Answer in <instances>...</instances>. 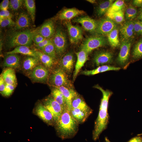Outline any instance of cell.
<instances>
[{
  "label": "cell",
  "instance_id": "obj_23",
  "mask_svg": "<svg viewBox=\"0 0 142 142\" xmlns=\"http://www.w3.org/2000/svg\"><path fill=\"white\" fill-rule=\"evenodd\" d=\"M6 84L17 85V78L14 70L11 68L5 69L1 75Z\"/></svg>",
  "mask_w": 142,
  "mask_h": 142
},
{
  "label": "cell",
  "instance_id": "obj_14",
  "mask_svg": "<svg viewBox=\"0 0 142 142\" xmlns=\"http://www.w3.org/2000/svg\"><path fill=\"white\" fill-rule=\"evenodd\" d=\"M113 55L111 52L102 50L97 52L94 55L93 61L97 66L103 65L111 62L113 60Z\"/></svg>",
  "mask_w": 142,
  "mask_h": 142
},
{
  "label": "cell",
  "instance_id": "obj_25",
  "mask_svg": "<svg viewBox=\"0 0 142 142\" xmlns=\"http://www.w3.org/2000/svg\"><path fill=\"white\" fill-rule=\"evenodd\" d=\"M20 62L19 58L16 54H10L5 58L3 64L7 67L18 68L20 67Z\"/></svg>",
  "mask_w": 142,
  "mask_h": 142
},
{
  "label": "cell",
  "instance_id": "obj_41",
  "mask_svg": "<svg viewBox=\"0 0 142 142\" xmlns=\"http://www.w3.org/2000/svg\"><path fill=\"white\" fill-rule=\"evenodd\" d=\"M15 23L13 21L11 18H7L0 21L1 27H5L8 26L15 25Z\"/></svg>",
  "mask_w": 142,
  "mask_h": 142
},
{
  "label": "cell",
  "instance_id": "obj_40",
  "mask_svg": "<svg viewBox=\"0 0 142 142\" xmlns=\"http://www.w3.org/2000/svg\"><path fill=\"white\" fill-rule=\"evenodd\" d=\"M134 23L135 33L142 36V21L137 20L134 21Z\"/></svg>",
  "mask_w": 142,
  "mask_h": 142
},
{
  "label": "cell",
  "instance_id": "obj_16",
  "mask_svg": "<svg viewBox=\"0 0 142 142\" xmlns=\"http://www.w3.org/2000/svg\"><path fill=\"white\" fill-rule=\"evenodd\" d=\"M77 60L75 66V69L73 75V79L74 80L82 67L88 60V54L84 50H81L76 53Z\"/></svg>",
  "mask_w": 142,
  "mask_h": 142
},
{
  "label": "cell",
  "instance_id": "obj_24",
  "mask_svg": "<svg viewBox=\"0 0 142 142\" xmlns=\"http://www.w3.org/2000/svg\"><path fill=\"white\" fill-rule=\"evenodd\" d=\"M84 12L75 8L67 9L63 10L59 14L61 20H70L76 16L83 14Z\"/></svg>",
  "mask_w": 142,
  "mask_h": 142
},
{
  "label": "cell",
  "instance_id": "obj_28",
  "mask_svg": "<svg viewBox=\"0 0 142 142\" xmlns=\"http://www.w3.org/2000/svg\"><path fill=\"white\" fill-rule=\"evenodd\" d=\"M51 93L52 96L60 105L63 109H67L66 102L62 93L55 88L52 90Z\"/></svg>",
  "mask_w": 142,
  "mask_h": 142
},
{
  "label": "cell",
  "instance_id": "obj_20",
  "mask_svg": "<svg viewBox=\"0 0 142 142\" xmlns=\"http://www.w3.org/2000/svg\"><path fill=\"white\" fill-rule=\"evenodd\" d=\"M70 112L73 118L79 124L84 122L91 114L89 112L77 108H72Z\"/></svg>",
  "mask_w": 142,
  "mask_h": 142
},
{
  "label": "cell",
  "instance_id": "obj_1",
  "mask_svg": "<svg viewBox=\"0 0 142 142\" xmlns=\"http://www.w3.org/2000/svg\"><path fill=\"white\" fill-rule=\"evenodd\" d=\"M94 88L100 91L102 94L99 112L95 121L93 131V139L94 141L97 140L102 133L107 127L109 121L108 107L109 99L113 93L108 90H105L98 85H95Z\"/></svg>",
  "mask_w": 142,
  "mask_h": 142
},
{
  "label": "cell",
  "instance_id": "obj_45",
  "mask_svg": "<svg viewBox=\"0 0 142 142\" xmlns=\"http://www.w3.org/2000/svg\"><path fill=\"white\" fill-rule=\"evenodd\" d=\"M12 15L8 10L1 11L0 12V21L7 18H11Z\"/></svg>",
  "mask_w": 142,
  "mask_h": 142
},
{
  "label": "cell",
  "instance_id": "obj_37",
  "mask_svg": "<svg viewBox=\"0 0 142 142\" xmlns=\"http://www.w3.org/2000/svg\"><path fill=\"white\" fill-rule=\"evenodd\" d=\"M42 52L54 59L56 57V53L54 45L52 41L41 50Z\"/></svg>",
  "mask_w": 142,
  "mask_h": 142
},
{
  "label": "cell",
  "instance_id": "obj_3",
  "mask_svg": "<svg viewBox=\"0 0 142 142\" xmlns=\"http://www.w3.org/2000/svg\"><path fill=\"white\" fill-rule=\"evenodd\" d=\"M36 33L35 31L29 30L14 32L8 39V45L10 48L20 46L29 47L31 44Z\"/></svg>",
  "mask_w": 142,
  "mask_h": 142
},
{
  "label": "cell",
  "instance_id": "obj_5",
  "mask_svg": "<svg viewBox=\"0 0 142 142\" xmlns=\"http://www.w3.org/2000/svg\"><path fill=\"white\" fill-rule=\"evenodd\" d=\"M106 43V39L102 36H92L86 40L82 45L81 49L89 54L93 50L104 46Z\"/></svg>",
  "mask_w": 142,
  "mask_h": 142
},
{
  "label": "cell",
  "instance_id": "obj_35",
  "mask_svg": "<svg viewBox=\"0 0 142 142\" xmlns=\"http://www.w3.org/2000/svg\"><path fill=\"white\" fill-rule=\"evenodd\" d=\"M24 4L32 21L34 22L35 19L36 6L33 0H25Z\"/></svg>",
  "mask_w": 142,
  "mask_h": 142
},
{
  "label": "cell",
  "instance_id": "obj_27",
  "mask_svg": "<svg viewBox=\"0 0 142 142\" xmlns=\"http://www.w3.org/2000/svg\"><path fill=\"white\" fill-rule=\"evenodd\" d=\"M72 108H78L91 114L93 112L92 109L79 95L75 97L73 99L72 102Z\"/></svg>",
  "mask_w": 142,
  "mask_h": 142
},
{
  "label": "cell",
  "instance_id": "obj_15",
  "mask_svg": "<svg viewBox=\"0 0 142 142\" xmlns=\"http://www.w3.org/2000/svg\"><path fill=\"white\" fill-rule=\"evenodd\" d=\"M73 21L80 24L84 29L87 31L92 32H95L98 22L88 16L76 18Z\"/></svg>",
  "mask_w": 142,
  "mask_h": 142
},
{
  "label": "cell",
  "instance_id": "obj_18",
  "mask_svg": "<svg viewBox=\"0 0 142 142\" xmlns=\"http://www.w3.org/2000/svg\"><path fill=\"white\" fill-rule=\"evenodd\" d=\"M55 33L54 24L52 21H49L44 23L40 28L38 33L46 39L53 36Z\"/></svg>",
  "mask_w": 142,
  "mask_h": 142
},
{
  "label": "cell",
  "instance_id": "obj_8",
  "mask_svg": "<svg viewBox=\"0 0 142 142\" xmlns=\"http://www.w3.org/2000/svg\"><path fill=\"white\" fill-rule=\"evenodd\" d=\"M65 24L68 29L70 41L72 43H77L82 39V31L79 27L73 25L69 21L66 22Z\"/></svg>",
  "mask_w": 142,
  "mask_h": 142
},
{
  "label": "cell",
  "instance_id": "obj_47",
  "mask_svg": "<svg viewBox=\"0 0 142 142\" xmlns=\"http://www.w3.org/2000/svg\"><path fill=\"white\" fill-rule=\"evenodd\" d=\"M6 84V83L1 75L0 77V92L2 95H3V94Z\"/></svg>",
  "mask_w": 142,
  "mask_h": 142
},
{
  "label": "cell",
  "instance_id": "obj_11",
  "mask_svg": "<svg viewBox=\"0 0 142 142\" xmlns=\"http://www.w3.org/2000/svg\"><path fill=\"white\" fill-rule=\"evenodd\" d=\"M131 44L130 40L122 41L117 59L118 62L120 65H123L128 61Z\"/></svg>",
  "mask_w": 142,
  "mask_h": 142
},
{
  "label": "cell",
  "instance_id": "obj_19",
  "mask_svg": "<svg viewBox=\"0 0 142 142\" xmlns=\"http://www.w3.org/2000/svg\"><path fill=\"white\" fill-rule=\"evenodd\" d=\"M74 63V59L73 55L70 53H68L61 60L60 62L61 68L66 73L70 74L72 70Z\"/></svg>",
  "mask_w": 142,
  "mask_h": 142
},
{
  "label": "cell",
  "instance_id": "obj_30",
  "mask_svg": "<svg viewBox=\"0 0 142 142\" xmlns=\"http://www.w3.org/2000/svg\"><path fill=\"white\" fill-rule=\"evenodd\" d=\"M39 60L47 67L50 68L53 65L54 59L47 55L39 51L35 50Z\"/></svg>",
  "mask_w": 142,
  "mask_h": 142
},
{
  "label": "cell",
  "instance_id": "obj_33",
  "mask_svg": "<svg viewBox=\"0 0 142 142\" xmlns=\"http://www.w3.org/2000/svg\"><path fill=\"white\" fill-rule=\"evenodd\" d=\"M132 56L133 58L135 60L142 58V38L140 39L135 45Z\"/></svg>",
  "mask_w": 142,
  "mask_h": 142
},
{
  "label": "cell",
  "instance_id": "obj_48",
  "mask_svg": "<svg viewBox=\"0 0 142 142\" xmlns=\"http://www.w3.org/2000/svg\"><path fill=\"white\" fill-rule=\"evenodd\" d=\"M132 4L136 7H142V0H134L133 1Z\"/></svg>",
  "mask_w": 142,
  "mask_h": 142
},
{
  "label": "cell",
  "instance_id": "obj_44",
  "mask_svg": "<svg viewBox=\"0 0 142 142\" xmlns=\"http://www.w3.org/2000/svg\"><path fill=\"white\" fill-rule=\"evenodd\" d=\"M52 41V40H51L45 39L43 41L36 45L38 48L41 50Z\"/></svg>",
  "mask_w": 142,
  "mask_h": 142
},
{
  "label": "cell",
  "instance_id": "obj_36",
  "mask_svg": "<svg viewBox=\"0 0 142 142\" xmlns=\"http://www.w3.org/2000/svg\"><path fill=\"white\" fill-rule=\"evenodd\" d=\"M125 7V3L124 1L117 0L113 3L106 12V14L111 13L123 10Z\"/></svg>",
  "mask_w": 142,
  "mask_h": 142
},
{
  "label": "cell",
  "instance_id": "obj_32",
  "mask_svg": "<svg viewBox=\"0 0 142 142\" xmlns=\"http://www.w3.org/2000/svg\"><path fill=\"white\" fill-rule=\"evenodd\" d=\"M113 0H109L100 3L97 9V12L98 16L101 17L106 13L113 3Z\"/></svg>",
  "mask_w": 142,
  "mask_h": 142
},
{
  "label": "cell",
  "instance_id": "obj_53",
  "mask_svg": "<svg viewBox=\"0 0 142 142\" xmlns=\"http://www.w3.org/2000/svg\"><path fill=\"white\" fill-rule=\"evenodd\" d=\"M141 142H142V141Z\"/></svg>",
  "mask_w": 142,
  "mask_h": 142
},
{
  "label": "cell",
  "instance_id": "obj_42",
  "mask_svg": "<svg viewBox=\"0 0 142 142\" xmlns=\"http://www.w3.org/2000/svg\"><path fill=\"white\" fill-rule=\"evenodd\" d=\"M16 86L6 84L3 95L5 96H9L11 95L15 89Z\"/></svg>",
  "mask_w": 142,
  "mask_h": 142
},
{
  "label": "cell",
  "instance_id": "obj_50",
  "mask_svg": "<svg viewBox=\"0 0 142 142\" xmlns=\"http://www.w3.org/2000/svg\"><path fill=\"white\" fill-rule=\"evenodd\" d=\"M137 20L142 21V7L139 9L137 16Z\"/></svg>",
  "mask_w": 142,
  "mask_h": 142
},
{
  "label": "cell",
  "instance_id": "obj_31",
  "mask_svg": "<svg viewBox=\"0 0 142 142\" xmlns=\"http://www.w3.org/2000/svg\"><path fill=\"white\" fill-rule=\"evenodd\" d=\"M38 59L32 57H29L23 61V66L24 70H30L37 66L39 62Z\"/></svg>",
  "mask_w": 142,
  "mask_h": 142
},
{
  "label": "cell",
  "instance_id": "obj_38",
  "mask_svg": "<svg viewBox=\"0 0 142 142\" xmlns=\"http://www.w3.org/2000/svg\"><path fill=\"white\" fill-rule=\"evenodd\" d=\"M138 12L136 8L130 5L126 9L125 13L126 18L128 21H131L135 18L137 16Z\"/></svg>",
  "mask_w": 142,
  "mask_h": 142
},
{
  "label": "cell",
  "instance_id": "obj_26",
  "mask_svg": "<svg viewBox=\"0 0 142 142\" xmlns=\"http://www.w3.org/2000/svg\"><path fill=\"white\" fill-rule=\"evenodd\" d=\"M30 25V21L28 15L22 12L19 15L15 24V28L19 29L28 27Z\"/></svg>",
  "mask_w": 142,
  "mask_h": 142
},
{
  "label": "cell",
  "instance_id": "obj_4",
  "mask_svg": "<svg viewBox=\"0 0 142 142\" xmlns=\"http://www.w3.org/2000/svg\"><path fill=\"white\" fill-rule=\"evenodd\" d=\"M49 81L55 87L64 86L72 88V85L66 73L61 68L55 70L51 75Z\"/></svg>",
  "mask_w": 142,
  "mask_h": 142
},
{
  "label": "cell",
  "instance_id": "obj_10",
  "mask_svg": "<svg viewBox=\"0 0 142 142\" xmlns=\"http://www.w3.org/2000/svg\"><path fill=\"white\" fill-rule=\"evenodd\" d=\"M35 111L36 114L48 124L52 125L54 124L51 113L42 104H38L35 108Z\"/></svg>",
  "mask_w": 142,
  "mask_h": 142
},
{
  "label": "cell",
  "instance_id": "obj_51",
  "mask_svg": "<svg viewBox=\"0 0 142 142\" xmlns=\"http://www.w3.org/2000/svg\"><path fill=\"white\" fill-rule=\"evenodd\" d=\"M87 1L92 3H96V1L95 0H87Z\"/></svg>",
  "mask_w": 142,
  "mask_h": 142
},
{
  "label": "cell",
  "instance_id": "obj_49",
  "mask_svg": "<svg viewBox=\"0 0 142 142\" xmlns=\"http://www.w3.org/2000/svg\"><path fill=\"white\" fill-rule=\"evenodd\" d=\"M142 139L140 137H136L129 140L128 142H141Z\"/></svg>",
  "mask_w": 142,
  "mask_h": 142
},
{
  "label": "cell",
  "instance_id": "obj_39",
  "mask_svg": "<svg viewBox=\"0 0 142 142\" xmlns=\"http://www.w3.org/2000/svg\"><path fill=\"white\" fill-rule=\"evenodd\" d=\"M23 2L22 0H11L9 1V7L13 11L17 10L21 7Z\"/></svg>",
  "mask_w": 142,
  "mask_h": 142
},
{
  "label": "cell",
  "instance_id": "obj_46",
  "mask_svg": "<svg viewBox=\"0 0 142 142\" xmlns=\"http://www.w3.org/2000/svg\"><path fill=\"white\" fill-rule=\"evenodd\" d=\"M9 1L8 0H3L1 3L0 8L1 11L7 10L9 7Z\"/></svg>",
  "mask_w": 142,
  "mask_h": 142
},
{
  "label": "cell",
  "instance_id": "obj_17",
  "mask_svg": "<svg viewBox=\"0 0 142 142\" xmlns=\"http://www.w3.org/2000/svg\"><path fill=\"white\" fill-rule=\"evenodd\" d=\"M58 89L63 94L65 99L69 111L71 110L72 102L73 98L78 95L77 93L72 88H69L64 86L55 87Z\"/></svg>",
  "mask_w": 142,
  "mask_h": 142
},
{
  "label": "cell",
  "instance_id": "obj_6",
  "mask_svg": "<svg viewBox=\"0 0 142 142\" xmlns=\"http://www.w3.org/2000/svg\"><path fill=\"white\" fill-rule=\"evenodd\" d=\"M52 40L55 48L57 54L60 55L65 51L67 47L66 35L61 29H58Z\"/></svg>",
  "mask_w": 142,
  "mask_h": 142
},
{
  "label": "cell",
  "instance_id": "obj_43",
  "mask_svg": "<svg viewBox=\"0 0 142 142\" xmlns=\"http://www.w3.org/2000/svg\"><path fill=\"white\" fill-rule=\"evenodd\" d=\"M45 39H46L39 33H36L34 36L33 41L36 45L40 43Z\"/></svg>",
  "mask_w": 142,
  "mask_h": 142
},
{
  "label": "cell",
  "instance_id": "obj_9",
  "mask_svg": "<svg viewBox=\"0 0 142 142\" xmlns=\"http://www.w3.org/2000/svg\"><path fill=\"white\" fill-rule=\"evenodd\" d=\"M115 23L109 18L103 19L98 22L95 32L98 34H108L116 28Z\"/></svg>",
  "mask_w": 142,
  "mask_h": 142
},
{
  "label": "cell",
  "instance_id": "obj_22",
  "mask_svg": "<svg viewBox=\"0 0 142 142\" xmlns=\"http://www.w3.org/2000/svg\"><path fill=\"white\" fill-rule=\"evenodd\" d=\"M119 67L107 65H103L98 67L95 69L91 70L82 71L81 73L85 75H94L97 74L110 70H118L120 69Z\"/></svg>",
  "mask_w": 142,
  "mask_h": 142
},
{
  "label": "cell",
  "instance_id": "obj_29",
  "mask_svg": "<svg viewBox=\"0 0 142 142\" xmlns=\"http://www.w3.org/2000/svg\"><path fill=\"white\" fill-rule=\"evenodd\" d=\"M118 33V30L116 28L107 34L108 41L113 47H116L119 45Z\"/></svg>",
  "mask_w": 142,
  "mask_h": 142
},
{
  "label": "cell",
  "instance_id": "obj_13",
  "mask_svg": "<svg viewBox=\"0 0 142 142\" xmlns=\"http://www.w3.org/2000/svg\"><path fill=\"white\" fill-rule=\"evenodd\" d=\"M48 74L47 69L43 66L39 65L37 66L33 69L30 74V77L35 81L42 82L47 80Z\"/></svg>",
  "mask_w": 142,
  "mask_h": 142
},
{
  "label": "cell",
  "instance_id": "obj_2",
  "mask_svg": "<svg viewBox=\"0 0 142 142\" xmlns=\"http://www.w3.org/2000/svg\"><path fill=\"white\" fill-rule=\"evenodd\" d=\"M79 124L67 109L63 110L59 119L55 124L58 134L63 139L74 137L78 131Z\"/></svg>",
  "mask_w": 142,
  "mask_h": 142
},
{
  "label": "cell",
  "instance_id": "obj_12",
  "mask_svg": "<svg viewBox=\"0 0 142 142\" xmlns=\"http://www.w3.org/2000/svg\"><path fill=\"white\" fill-rule=\"evenodd\" d=\"M121 38L123 40H130L134 37V21H128L125 23L120 29Z\"/></svg>",
  "mask_w": 142,
  "mask_h": 142
},
{
  "label": "cell",
  "instance_id": "obj_34",
  "mask_svg": "<svg viewBox=\"0 0 142 142\" xmlns=\"http://www.w3.org/2000/svg\"><path fill=\"white\" fill-rule=\"evenodd\" d=\"M108 18L117 23H120L124 20V13L123 10L106 14Z\"/></svg>",
  "mask_w": 142,
  "mask_h": 142
},
{
  "label": "cell",
  "instance_id": "obj_52",
  "mask_svg": "<svg viewBox=\"0 0 142 142\" xmlns=\"http://www.w3.org/2000/svg\"><path fill=\"white\" fill-rule=\"evenodd\" d=\"M105 140L106 142H111L107 137H105Z\"/></svg>",
  "mask_w": 142,
  "mask_h": 142
},
{
  "label": "cell",
  "instance_id": "obj_21",
  "mask_svg": "<svg viewBox=\"0 0 142 142\" xmlns=\"http://www.w3.org/2000/svg\"><path fill=\"white\" fill-rule=\"evenodd\" d=\"M20 53L34 57L39 60L35 50L31 49L28 46H20L16 47L13 50L8 52L7 55Z\"/></svg>",
  "mask_w": 142,
  "mask_h": 142
},
{
  "label": "cell",
  "instance_id": "obj_7",
  "mask_svg": "<svg viewBox=\"0 0 142 142\" xmlns=\"http://www.w3.org/2000/svg\"><path fill=\"white\" fill-rule=\"evenodd\" d=\"M52 115L54 123L59 119L64 110L59 104L52 97H49L44 100L43 104Z\"/></svg>",
  "mask_w": 142,
  "mask_h": 142
}]
</instances>
